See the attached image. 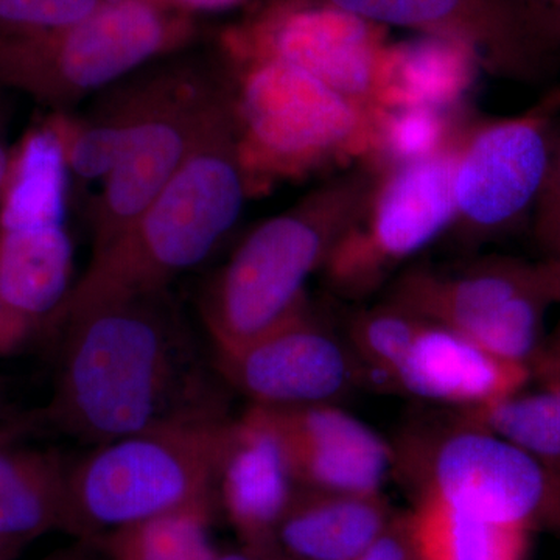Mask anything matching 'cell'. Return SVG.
Returning a JSON list of instances; mask_svg holds the SVG:
<instances>
[{
  "instance_id": "6",
  "label": "cell",
  "mask_w": 560,
  "mask_h": 560,
  "mask_svg": "<svg viewBox=\"0 0 560 560\" xmlns=\"http://www.w3.org/2000/svg\"><path fill=\"white\" fill-rule=\"evenodd\" d=\"M411 420L390 477L411 500L436 499L486 521L560 539V477L456 410Z\"/></svg>"
},
{
  "instance_id": "15",
  "label": "cell",
  "mask_w": 560,
  "mask_h": 560,
  "mask_svg": "<svg viewBox=\"0 0 560 560\" xmlns=\"http://www.w3.org/2000/svg\"><path fill=\"white\" fill-rule=\"evenodd\" d=\"M249 407L278 442L298 488L375 493L390 477V442L338 405Z\"/></svg>"
},
{
  "instance_id": "2",
  "label": "cell",
  "mask_w": 560,
  "mask_h": 560,
  "mask_svg": "<svg viewBox=\"0 0 560 560\" xmlns=\"http://www.w3.org/2000/svg\"><path fill=\"white\" fill-rule=\"evenodd\" d=\"M248 198L232 116L119 237L92 253L49 323L58 326L105 302L167 291L230 234Z\"/></svg>"
},
{
  "instance_id": "37",
  "label": "cell",
  "mask_w": 560,
  "mask_h": 560,
  "mask_svg": "<svg viewBox=\"0 0 560 560\" xmlns=\"http://www.w3.org/2000/svg\"><path fill=\"white\" fill-rule=\"evenodd\" d=\"M92 548L91 541L88 540H79V544L73 545V547L68 548V550H60L57 552H51V555L46 556V558L38 560H91L90 551Z\"/></svg>"
},
{
  "instance_id": "14",
  "label": "cell",
  "mask_w": 560,
  "mask_h": 560,
  "mask_svg": "<svg viewBox=\"0 0 560 560\" xmlns=\"http://www.w3.org/2000/svg\"><path fill=\"white\" fill-rule=\"evenodd\" d=\"M364 20L459 40L482 70L536 84L555 72L560 46L526 0H320Z\"/></svg>"
},
{
  "instance_id": "16",
  "label": "cell",
  "mask_w": 560,
  "mask_h": 560,
  "mask_svg": "<svg viewBox=\"0 0 560 560\" xmlns=\"http://www.w3.org/2000/svg\"><path fill=\"white\" fill-rule=\"evenodd\" d=\"M529 378V368L425 320L382 388L448 410H474L518 393Z\"/></svg>"
},
{
  "instance_id": "30",
  "label": "cell",
  "mask_w": 560,
  "mask_h": 560,
  "mask_svg": "<svg viewBox=\"0 0 560 560\" xmlns=\"http://www.w3.org/2000/svg\"><path fill=\"white\" fill-rule=\"evenodd\" d=\"M359 560H420L412 541L407 512L397 514L388 529Z\"/></svg>"
},
{
  "instance_id": "19",
  "label": "cell",
  "mask_w": 560,
  "mask_h": 560,
  "mask_svg": "<svg viewBox=\"0 0 560 560\" xmlns=\"http://www.w3.org/2000/svg\"><path fill=\"white\" fill-rule=\"evenodd\" d=\"M35 423L18 418L0 427V537L25 544L50 530H70V464L58 452L20 444Z\"/></svg>"
},
{
  "instance_id": "7",
  "label": "cell",
  "mask_w": 560,
  "mask_h": 560,
  "mask_svg": "<svg viewBox=\"0 0 560 560\" xmlns=\"http://www.w3.org/2000/svg\"><path fill=\"white\" fill-rule=\"evenodd\" d=\"M195 36L191 14L168 0H106L62 27L0 32V83L55 114L72 113L143 66L186 49Z\"/></svg>"
},
{
  "instance_id": "27",
  "label": "cell",
  "mask_w": 560,
  "mask_h": 560,
  "mask_svg": "<svg viewBox=\"0 0 560 560\" xmlns=\"http://www.w3.org/2000/svg\"><path fill=\"white\" fill-rule=\"evenodd\" d=\"M423 323L425 319L388 300L363 308L349 319L345 337L366 383L382 386Z\"/></svg>"
},
{
  "instance_id": "23",
  "label": "cell",
  "mask_w": 560,
  "mask_h": 560,
  "mask_svg": "<svg viewBox=\"0 0 560 560\" xmlns=\"http://www.w3.org/2000/svg\"><path fill=\"white\" fill-rule=\"evenodd\" d=\"M420 560H528L533 534L486 521L436 499L407 512Z\"/></svg>"
},
{
  "instance_id": "22",
  "label": "cell",
  "mask_w": 560,
  "mask_h": 560,
  "mask_svg": "<svg viewBox=\"0 0 560 560\" xmlns=\"http://www.w3.org/2000/svg\"><path fill=\"white\" fill-rule=\"evenodd\" d=\"M69 180L65 140L51 116L46 124L28 132L13 158L0 206V230L65 224Z\"/></svg>"
},
{
  "instance_id": "18",
  "label": "cell",
  "mask_w": 560,
  "mask_h": 560,
  "mask_svg": "<svg viewBox=\"0 0 560 560\" xmlns=\"http://www.w3.org/2000/svg\"><path fill=\"white\" fill-rule=\"evenodd\" d=\"M396 515L382 492L296 488L276 529V545L290 560H359Z\"/></svg>"
},
{
  "instance_id": "26",
  "label": "cell",
  "mask_w": 560,
  "mask_h": 560,
  "mask_svg": "<svg viewBox=\"0 0 560 560\" xmlns=\"http://www.w3.org/2000/svg\"><path fill=\"white\" fill-rule=\"evenodd\" d=\"M466 121L464 113L423 106L378 110L374 150L364 165L378 172L447 153Z\"/></svg>"
},
{
  "instance_id": "10",
  "label": "cell",
  "mask_w": 560,
  "mask_h": 560,
  "mask_svg": "<svg viewBox=\"0 0 560 560\" xmlns=\"http://www.w3.org/2000/svg\"><path fill=\"white\" fill-rule=\"evenodd\" d=\"M560 86L544 102L500 119H467L453 150V221L448 234L474 248L533 217L550 164Z\"/></svg>"
},
{
  "instance_id": "29",
  "label": "cell",
  "mask_w": 560,
  "mask_h": 560,
  "mask_svg": "<svg viewBox=\"0 0 560 560\" xmlns=\"http://www.w3.org/2000/svg\"><path fill=\"white\" fill-rule=\"evenodd\" d=\"M533 232L545 260L560 261V121L556 125L547 178L533 212Z\"/></svg>"
},
{
  "instance_id": "11",
  "label": "cell",
  "mask_w": 560,
  "mask_h": 560,
  "mask_svg": "<svg viewBox=\"0 0 560 560\" xmlns=\"http://www.w3.org/2000/svg\"><path fill=\"white\" fill-rule=\"evenodd\" d=\"M453 150L431 160L374 172L366 205L324 265L346 300L370 296L405 261L451 231Z\"/></svg>"
},
{
  "instance_id": "13",
  "label": "cell",
  "mask_w": 560,
  "mask_h": 560,
  "mask_svg": "<svg viewBox=\"0 0 560 560\" xmlns=\"http://www.w3.org/2000/svg\"><path fill=\"white\" fill-rule=\"evenodd\" d=\"M215 370L254 407L338 405L361 385L363 370L311 304L245 345L215 350Z\"/></svg>"
},
{
  "instance_id": "1",
  "label": "cell",
  "mask_w": 560,
  "mask_h": 560,
  "mask_svg": "<svg viewBox=\"0 0 560 560\" xmlns=\"http://www.w3.org/2000/svg\"><path fill=\"white\" fill-rule=\"evenodd\" d=\"M44 420L92 447L176 420L228 415L171 290L95 305L58 324Z\"/></svg>"
},
{
  "instance_id": "35",
  "label": "cell",
  "mask_w": 560,
  "mask_h": 560,
  "mask_svg": "<svg viewBox=\"0 0 560 560\" xmlns=\"http://www.w3.org/2000/svg\"><path fill=\"white\" fill-rule=\"evenodd\" d=\"M541 278L552 304L560 305V261H539Z\"/></svg>"
},
{
  "instance_id": "38",
  "label": "cell",
  "mask_w": 560,
  "mask_h": 560,
  "mask_svg": "<svg viewBox=\"0 0 560 560\" xmlns=\"http://www.w3.org/2000/svg\"><path fill=\"white\" fill-rule=\"evenodd\" d=\"M11 165H13V158L10 156L9 151L0 142V195H3L7 183H9Z\"/></svg>"
},
{
  "instance_id": "8",
  "label": "cell",
  "mask_w": 560,
  "mask_h": 560,
  "mask_svg": "<svg viewBox=\"0 0 560 560\" xmlns=\"http://www.w3.org/2000/svg\"><path fill=\"white\" fill-rule=\"evenodd\" d=\"M165 58L142 68V97L130 135L92 209V253L119 237L234 116L228 65Z\"/></svg>"
},
{
  "instance_id": "3",
  "label": "cell",
  "mask_w": 560,
  "mask_h": 560,
  "mask_svg": "<svg viewBox=\"0 0 560 560\" xmlns=\"http://www.w3.org/2000/svg\"><path fill=\"white\" fill-rule=\"evenodd\" d=\"M372 183L368 165L350 167L243 238L202 300L213 352L245 345L311 304L308 279L360 215Z\"/></svg>"
},
{
  "instance_id": "9",
  "label": "cell",
  "mask_w": 560,
  "mask_h": 560,
  "mask_svg": "<svg viewBox=\"0 0 560 560\" xmlns=\"http://www.w3.org/2000/svg\"><path fill=\"white\" fill-rule=\"evenodd\" d=\"M386 300L529 371L552 305L539 264L506 256L451 270L415 265L396 276Z\"/></svg>"
},
{
  "instance_id": "28",
  "label": "cell",
  "mask_w": 560,
  "mask_h": 560,
  "mask_svg": "<svg viewBox=\"0 0 560 560\" xmlns=\"http://www.w3.org/2000/svg\"><path fill=\"white\" fill-rule=\"evenodd\" d=\"M106 0H0V32L46 31L91 16Z\"/></svg>"
},
{
  "instance_id": "12",
  "label": "cell",
  "mask_w": 560,
  "mask_h": 560,
  "mask_svg": "<svg viewBox=\"0 0 560 560\" xmlns=\"http://www.w3.org/2000/svg\"><path fill=\"white\" fill-rule=\"evenodd\" d=\"M386 46V27L320 0H276L223 38L226 61L285 62L374 110Z\"/></svg>"
},
{
  "instance_id": "40",
  "label": "cell",
  "mask_w": 560,
  "mask_h": 560,
  "mask_svg": "<svg viewBox=\"0 0 560 560\" xmlns=\"http://www.w3.org/2000/svg\"><path fill=\"white\" fill-rule=\"evenodd\" d=\"M2 405H3L2 394H0V410H2Z\"/></svg>"
},
{
  "instance_id": "5",
  "label": "cell",
  "mask_w": 560,
  "mask_h": 560,
  "mask_svg": "<svg viewBox=\"0 0 560 560\" xmlns=\"http://www.w3.org/2000/svg\"><path fill=\"white\" fill-rule=\"evenodd\" d=\"M226 65L234 88L238 156L250 197L287 180L370 160L378 110L285 62L250 58Z\"/></svg>"
},
{
  "instance_id": "31",
  "label": "cell",
  "mask_w": 560,
  "mask_h": 560,
  "mask_svg": "<svg viewBox=\"0 0 560 560\" xmlns=\"http://www.w3.org/2000/svg\"><path fill=\"white\" fill-rule=\"evenodd\" d=\"M530 377L540 386H560V319L530 364Z\"/></svg>"
},
{
  "instance_id": "25",
  "label": "cell",
  "mask_w": 560,
  "mask_h": 560,
  "mask_svg": "<svg viewBox=\"0 0 560 560\" xmlns=\"http://www.w3.org/2000/svg\"><path fill=\"white\" fill-rule=\"evenodd\" d=\"M213 512L186 511L132 523L92 540L108 560H215L209 539Z\"/></svg>"
},
{
  "instance_id": "20",
  "label": "cell",
  "mask_w": 560,
  "mask_h": 560,
  "mask_svg": "<svg viewBox=\"0 0 560 560\" xmlns=\"http://www.w3.org/2000/svg\"><path fill=\"white\" fill-rule=\"evenodd\" d=\"M481 70L477 55L459 40L420 35L388 44L378 73V109L423 106L464 113Z\"/></svg>"
},
{
  "instance_id": "24",
  "label": "cell",
  "mask_w": 560,
  "mask_h": 560,
  "mask_svg": "<svg viewBox=\"0 0 560 560\" xmlns=\"http://www.w3.org/2000/svg\"><path fill=\"white\" fill-rule=\"evenodd\" d=\"M528 453L560 477V386L512 394L474 410H456Z\"/></svg>"
},
{
  "instance_id": "4",
  "label": "cell",
  "mask_w": 560,
  "mask_h": 560,
  "mask_svg": "<svg viewBox=\"0 0 560 560\" xmlns=\"http://www.w3.org/2000/svg\"><path fill=\"white\" fill-rule=\"evenodd\" d=\"M234 422L176 420L94 447L69 467V534L92 541L176 512L215 511Z\"/></svg>"
},
{
  "instance_id": "41",
  "label": "cell",
  "mask_w": 560,
  "mask_h": 560,
  "mask_svg": "<svg viewBox=\"0 0 560 560\" xmlns=\"http://www.w3.org/2000/svg\"><path fill=\"white\" fill-rule=\"evenodd\" d=\"M5 422H7V420H5ZM5 422H0V427H2V425H3V423H5Z\"/></svg>"
},
{
  "instance_id": "34",
  "label": "cell",
  "mask_w": 560,
  "mask_h": 560,
  "mask_svg": "<svg viewBox=\"0 0 560 560\" xmlns=\"http://www.w3.org/2000/svg\"><path fill=\"white\" fill-rule=\"evenodd\" d=\"M172 5L178 7L186 13H197V11H226L245 5L249 0H168Z\"/></svg>"
},
{
  "instance_id": "21",
  "label": "cell",
  "mask_w": 560,
  "mask_h": 560,
  "mask_svg": "<svg viewBox=\"0 0 560 560\" xmlns=\"http://www.w3.org/2000/svg\"><path fill=\"white\" fill-rule=\"evenodd\" d=\"M73 246L66 224L0 230V301L38 326L68 298Z\"/></svg>"
},
{
  "instance_id": "36",
  "label": "cell",
  "mask_w": 560,
  "mask_h": 560,
  "mask_svg": "<svg viewBox=\"0 0 560 560\" xmlns=\"http://www.w3.org/2000/svg\"><path fill=\"white\" fill-rule=\"evenodd\" d=\"M215 560H290L280 551H257L243 547L242 550L219 552Z\"/></svg>"
},
{
  "instance_id": "39",
  "label": "cell",
  "mask_w": 560,
  "mask_h": 560,
  "mask_svg": "<svg viewBox=\"0 0 560 560\" xmlns=\"http://www.w3.org/2000/svg\"><path fill=\"white\" fill-rule=\"evenodd\" d=\"M25 541L3 539L0 537V560H14L20 556Z\"/></svg>"
},
{
  "instance_id": "33",
  "label": "cell",
  "mask_w": 560,
  "mask_h": 560,
  "mask_svg": "<svg viewBox=\"0 0 560 560\" xmlns=\"http://www.w3.org/2000/svg\"><path fill=\"white\" fill-rule=\"evenodd\" d=\"M541 27L560 46V0H526Z\"/></svg>"
},
{
  "instance_id": "32",
  "label": "cell",
  "mask_w": 560,
  "mask_h": 560,
  "mask_svg": "<svg viewBox=\"0 0 560 560\" xmlns=\"http://www.w3.org/2000/svg\"><path fill=\"white\" fill-rule=\"evenodd\" d=\"M35 324L11 312L0 301V357L11 355L32 337Z\"/></svg>"
},
{
  "instance_id": "17",
  "label": "cell",
  "mask_w": 560,
  "mask_h": 560,
  "mask_svg": "<svg viewBox=\"0 0 560 560\" xmlns=\"http://www.w3.org/2000/svg\"><path fill=\"white\" fill-rule=\"evenodd\" d=\"M296 488L278 442L249 407L235 419L219 477V501L243 547L279 551L276 529Z\"/></svg>"
}]
</instances>
